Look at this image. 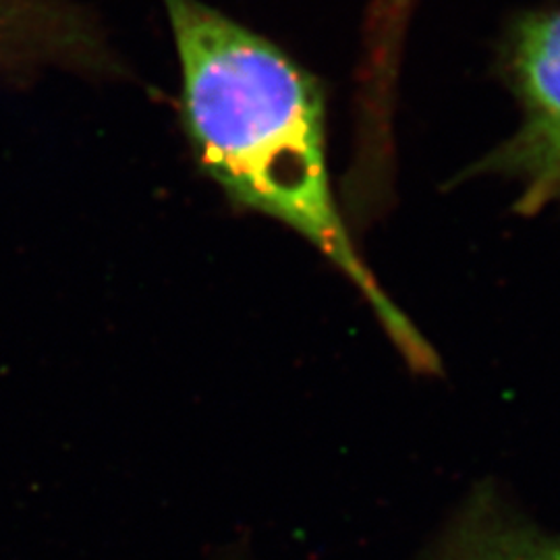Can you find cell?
<instances>
[{"label":"cell","mask_w":560,"mask_h":560,"mask_svg":"<svg viewBox=\"0 0 560 560\" xmlns=\"http://www.w3.org/2000/svg\"><path fill=\"white\" fill-rule=\"evenodd\" d=\"M177 46L180 102L203 173L229 200L300 233L370 303L421 372L439 358L361 260L326 162L320 88L279 46L200 0H162Z\"/></svg>","instance_id":"1"},{"label":"cell","mask_w":560,"mask_h":560,"mask_svg":"<svg viewBox=\"0 0 560 560\" xmlns=\"http://www.w3.org/2000/svg\"><path fill=\"white\" fill-rule=\"evenodd\" d=\"M511 69L525 117L492 168L521 180V208L534 212L560 200V11L521 23Z\"/></svg>","instance_id":"2"},{"label":"cell","mask_w":560,"mask_h":560,"mask_svg":"<svg viewBox=\"0 0 560 560\" xmlns=\"http://www.w3.org/2000/svg\"><path fill=\"white\" fill-rule=\"evenodd\" d=\"M425 560H560V534L483 492L460 509Z\"/></svg>","instance_id":"3"},{"label":"cell","mask_w":560,"mask_h":560,"mask_svg":"<svg viewBox=\"0 0 560 560\" xmlns=\"http://www.w3.org/2000/svg\"><path fill=\"white\" fill-rule=\"evenodd\" d=\"M62 38L75 40L73 27L34 7L30 0H0V59H27L48 48H62Z\"/></svg>","instance_id":"4"}]
</instances>
